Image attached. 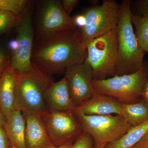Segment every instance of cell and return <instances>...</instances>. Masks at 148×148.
<instances>
[{
  "label": "cell",
  "mask_w": 148,
  "mask_h": 148,
  "mask_svg": "<svg viewBox=\"0 0 148 148\" xmlns=\"http://www.w3.org/2000/svg\"><path fill=\"white\" fill-rule=\"evenodd\" d=\"M120 115L131 127L148 121V104L143 98L137 103H121Z\"/></svg>",
  "instance_id": "obj_17"
},
{
  "label": "cell",
  "mask_w": 148,
  "mask_h": 148,
  "mask_svg": "<svg viewBox=\"0 0 148 148\" xmlns=\"http://www.w3.org/2000/svg\"><path fill=\"white\" fill-rule=\"evenodd\" d=\"M4 127L8 139L9 148H27L25 119L21 112L14 110Z\"/></svg>",
  "instance_id": "obj_16"
},
{
  "label": "cell",
  "mask_w": 148,
  "mask_h": 148,
  "mask_svg": "<svg viewBox=\"0 0 148 148\" xmlns=\"http://www.w3.org/2000/svg\"><path fill=\"white\" fill-rule=\"evenodd\" d=\"M73 19L75 24L79 29H82L85 26L86 18L83 13L77 15Z\"/></svg>",
  "instance_id": "obj_27"
},
{
  "label": "cell",
  "mask_w": 148,
  "mask_h": 148,
  "mask_svg": "<svg viewBox=\"0 0 148 148\" xmlns=\"http://www.w3.org/2000/svg\"><path fill=\"white\" fill-rule=\"evenodd\" d=\"M143 99L148 104V81L143 96Z\"/></svg>",
  "instance_id": "obj_30"
},
{
  "label": "cell",
  "mask_w": 148,
  "mask_h": 148,
  "mask_svg": "<svg viewBox=\"0 0 148 148\" xmlns=\"http://www.w3.org/2000/svg\"><path fill=\"white\" fill-rule=\"evenodd\" d=\"M16 94L14 110L22 114H41L48 110L45 94L53 81L33 66L27 73L15 71Z\"/></svg>",
  "instance_id": "obj_3"
},
{
  "label": "cell",
  "mask_w": 148,
  "mask_h": 148,
  "mask_svg": "<svg viewBox=\"0 0 148 148\" xmlns=\"http://www.w3.org/2000/svg\"><path fill=\"white\" fill-rule=\"evenodd\" d=\"M31 5L21 16L17 26V47L10 58V65L15 71L24 73L32 69L34 32Z\"/></svg>",
  "instance_id": "obj_10"
},
{
  "label": "cell",
  "mask_w": 148,
  "mask_h": 148,
  "mask_svg": "<svg viewBox=\"0 0 148 148\" xmlns=\"http://www.w3.org/2000/svg\"><path fill=\"white\" fill-rule=\"evenodd\" d=\"M72 145H64L60 146L59 147H53L51 148H71Z\"/></svg>",
  "instance_id": "obj_31"
},
{
  "label": "cell",
  "mask_w": 148,
  "mask_h": 148,
  "mask_svg": "<svg viewBox=\"0 0 148 148\" xmlns=\"http://www.w3.org/2000/svg\"><path fill=\"white\" fill-rule=\"evenodd\" d=\"M121 5L114 0H104L101 5L91 6L83 12L86 18L85 26L79 29L83 50L86 51L88 45L117 27Z\"/></svg>",
  "instance_id": "obj_6"
},
{
  "label": "cell",
  "mask_w": 148,
  "mask_h": 148,
  "mask_svg": "<svg viewBox=\"0 0 148 148\" xmlns=\"http://www.w3.org/2000/svg\"><path fill=\"white\" fill-rule=\"evenodd\" d=\"M83 132L92 137L94 148H104L119 139L131 126L120 115H87L75 110Z\"/></svg>",
  "instance_id": "obj_7"
},
{
  "label": "cell",
  "mask_w": 148,
  "mask_h": 148,
  "mask_svg": "<svg viewBox=\"0 0 148 148\" xmlns=\"http://www.w3.org/2000/svg\"><path fill=\"white\" fill-rule=\"evenodd\" d=\"M93 139L88 133L83 132L73 143L71 148H93Z\"/></svg>",
  "instance_id": "obj_22"
},
{
  "label": "cell",
  "mask_w": 148,
  "mask_h": 148,
  "mask_svg": "<svg viewBox=\"0 0 148 148\" xmlns=\"http://www.w3.org/2000/svg\"><path fill=\"white\" fill-rule=\"evenodd\" d=\"M86 57L78 29L36 39L32 61L37 69L51 77L65 73L70 66L83 62Z\"/></svg>",
  "instance_id": "obj_1"
},
{
  "label": "cell",
  "mask_w": 148,
  "mask_h": 148,
  "mask_svg": "<svg viewBox=\"0 0 148 148\" xmlns=\"http://www.w3.org/2000/svg\"><path fill=\"white\" fill-rule=\"evenodd\" d=\"M47 110L53 112H74L76 106L72 101L65 77L57 82H53L45 94Z\"/></svg>",
  "instance_id": "obj_12"
},
{
  "label": "cell",
  "mask_w": 148,
  "mask_h": 148,
  "mask_svg": "<svg viewBox=\"0 0 148 148\" xmlns=\"http://www.w3.org/2000/svg\"><path fill=\"white\" fill-rule=\"evenodd\" d=\"M133 148H148V134Z\"/></svg>",
  "instance_id": "obj_28"
},
{
  "label": "cell",
  "mask_w": 148,
  "mask_h": 148,
  "mask_svg": "<svg viewBox=\"0 0 148 148\" xmlns=\"http://www.w3.org/2000/svg\"><path fill=\"white\" fill-rule=\"evenodd\" d=\"M136 12L142 16H148V0H137L134 3Z\"/></svg>",
  "instance_id": "obj_24"
},
{
  "label": "cell",
  "mask_w": 148,
  "mask_h": 148,
  "mask_svg": "<svg viewBox=\"0 0 148 148\" xmlns=\"http://www.w3.org/2000/svg\"><path fill=\"white\" fill-rule=\"evenodd\" d=\"M7 122V120L2 111L0 108V126H4Z\"/></svg>",
  "instance_id": "obj_29"
},
{
  "label": "cell",
  "mask_w": 148,
  "mask_h": 148,
  "mask_svg": "<svg viewBox=\"0 0 148 148\" xmlns=\"http://www.w3.org/2000/svg\"><path fill=\"white\" fill-rule=\"evenodd\" d=\"M25 122L27 148H51L54 147L39 114H23Z\"/></svg>",
  "instance_id": "obj_13"
},
{
  "label": "cell",
  "mask_w": 148,
  "mask_h": 148,
  "mask_svg": "<svg viewBox=\"0 0 148 148\" xmlns=\"http://www.w3.org/2000/svg\"><path fill=\"white\" fill-rule=\"evenodd\" d=\"M89 2L92 5V6H95L98 5V3H99V1H98V0H91V1H89Z\"/></svg>",
  "instance_id": "obj_32"
},
{
  "label": "cell",
  "mask_w": 148,
  "mask_h": 148,
  "mask_svg": "<svg viewBox=\"0 0 148 148\" xmlns=\"http://www.w3.org/2000/svg\"><path fill=\"white\" fill-rule=\"evenodd\" d=\"M118 58L116 28L92 40L86 48L85 61L93 71V79L100 80L116 75Z\"/></svg>",
  "instance_id": "obj_5"
},
{
  "label": "cell",
  "mask_w": 148,
  "mask_h": 148,
  "mask_svg": "<svg viewBox=\"0 0 148 148\" xmlns=\"http://www.w3.org/2000/svg\"><path fill=\"white\" fill-rule=\"evenodd\" d=\"M64 77L71 98L76 107L96 92L92 85L93 71L85 61L69 67L65 71Z\"/></svg>",
  "instance_id": "obj_11"
},
{
  "label": "cell",
  "mask_w": 148,
  "mask_h": 148,
  "mask_svg": "<svg viewBox=\"0 0 148 148\" xmlns=\"http://www.w3.org/2000/svg\"><path fill=\"white\" fill-rule=\"evenodd\" d=\"M131 22L135 28V36L143 50L148 53V16L131 14Z\"/></svg>",
  "instance_id": "obj_19"
},
{
  "label": "cell",
  "mask_w": 148,
  "mask_h": 148,
  "mask_svg": "<svg viewBox=\"0 0 148 148\" xmlns=\"http://www.w3.org/2000/svg\"><path fill=\"white\" fill-rule=\"evenodd\" d=\"M16 94L15 72L10 62L0 78V108L7 121L14 111Z\"/></svg>",
  "instance_id": "obj_15"
},
{
  "label": "cell",
  "mask_w": 148,
  "mask_h": 148,
  "mask_svg": "<svg viewBox=\"0 0 148 148\" xmlns=\"http://www.w3.org/2000/svg\"><path fill=\"white\" fill-rule=\"evenodd\" d=\"M148 134V121L131 127L121 138L108 144L104 148H133Z\"/></svg>",
  "instance_id": "obj_18"
},
{
  "label": "cell",
  "mask_w": 148,
  "mask_h": 148,
  "mask_svg": "<svg viewBox=\"0 0 148 148\" xmlns=\"http://www.w3.org/2000/svg\"><path fill=\"white\" fill-rule=\"evenodd\" d=\"M28 0H0V10L22 16L31 5Z\"/></svg>",
  "instance_id": "obj_20"
},
{
  "label": "cell",
  "mask_w": 148,
  "mask_h": 148,
  "mask_svg": "<svg viewBox=\"0 0 148 148\" xmlns=\"http://www.w3.org/2000/svg\"><path fill=\"white\" fill-rule=\"evenodd\" d=\"M36 21V39L78 29L58 0L43 1L38 9Z\"/></svg>",
  "instance_id": "obj_9"
},
{
  "label": "cell",
  "mask_w": 148,
  "mask_h": 148,
  "mask_svg": "<svg viewBox=\"0 0 148 148\" xmlns=\"http://www.w3.org/2000/svg\"><path fill=\"white\" fill-rule=\"evenodd\" d=\"M40 115L54 147L72 145L83 132L75 111L47 110Z\"/></svg>",
  "instance_id": "obj_8"
},
{
  "label": "cell",
  "mask_w": 148,
  "mask_h": 148,
  "mask_svg": "<svg viewBox=\"0 0 148 148\" xmlns=\"http://www.w3.org/2000/svg\"><path fill=\"white\" fill-rule=\"evenodd\" d=\"M121 105L113 97L95 92L75 110L87 115H120Z\"/></svg>",
  "instance_id": "obj_14"
},
{
  "label": "cell",
  "mask_w": 148,
  "mask_h": 148,
  "mask_svg": "<svg viewBox=\"0 0 148 148\" xmlns=\"http://www.w3.org/2000/svg\"><path fill=\"white\" fill-rule=\"evenodd\" d=\"M93 148H94V147H93Z\"/></svg>",
  "instance_id": "obj_33"
},
{
  "label": "cell",
  "mask_w": 148,
  "mask_h": 148,
  "mask_svg": "<svg viewBox=\"0 0 148 148\" xmlns=\"http://www.w3.org/2000/svg\"><path fill=\"white\" fill-rule=\"evenodd\" d=\"M61 2L63 9L69 16L79 3L77 0H63Z\"/></svg>",
  "instance_id": "obj_25"
},
{
  "label": "cell",
  "mask_w": 148,
  "mask_h": 148,
  "mask_svg": "<svg viewBox=\"0 0 148 148\" xmlns=\"http://www.w3.org/2000/svg\"><path fill=\"white\" fill-rule=\"evenodd\" d=\"M10 58L6 48L0 46V78L10 62Z\"/></svg>",
  "instance_id": "obj_23"
},
{
  "label": "cell",
  "mask_w": 148,
  "mask_h": 148,
  "mask_svg": "<svg viewBox=\"0 0 148 148\" xmlns=\"http://www.w3.org/2000/svg\"><path fill=\"white\" fill-rule=\"evenodd\" d=\"M148 81V62L133 73L115 75L103 80H92L95 92L111 96L121 103H137L143 99Z\"/></svg>",
  "instance_id": "obj_4"
},
{
  "label": "cell",
  "mask_w": 148,
  "mask_h": 148,
  "mask_svg": "<svg viewBox=\"0 0 148 148\" xmlns=\"http://www.w3.org/2000/svg\"><path fill=\"white\" fill-rule=\"evenodd\" d=\"M0 148H9L8 139L3 126H0Z\"/></svg>",
  "instance_id": "obj_26"
},
{
  "label": "cell",
  "mask_w": 148,
  "mask_h": 148,
  "mask_svg": "<svg viewBox=\"0 0 148 148\" xmlns=\"http://www.w3.org/2000/svg\"><path fill=\"white\" fill-rule=\"evenodd\" d=\"M21 16L0 10V36L14 28L17 27L21 21Z\"/></svg>",
  "instance_id": "obj_21"
},
{
  "label": "cell",
  "mask_w": 148,
  "mask_h": 148,
  "mask_svg": "<svg viewBox=\"0 0 148 148\" xmlns=\"http://www.w3.org/2000/svg\"><path fill=\"white\" fill-rule=\"evenodd\" d=\"M131 4L125 0L121 4L119 19L116 27L118 58L116 75H129L138 71L143 66L146 53L137 40L131 22Z\"/></svg>",
  "instance_id": "obj_2"
}]
</instances>
